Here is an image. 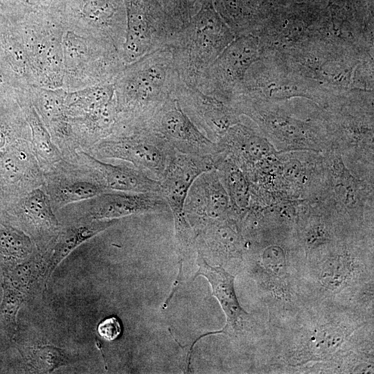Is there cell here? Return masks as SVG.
Returning a JSON list of instances; mask_svg holds the SVG:
<instances>
[{"label":"cell","instance_id":"18","mask_svg":"<svg viewBox=\"0 0 374 374\" xmlns=\"http://www.w3.org/2000/svg\"><path fill=\"white\" fill-rule=\"evenodd\" d=\"M175 97L193 123L213 142L217 143L231 126L242 121L232 105L184 82Z\"/></svg>","mask_w":374,"mask_h":374},{"label":"cell","instance_id":"22","mask_svg":"<svg viewBox=\"0 0 374 374\" xmlns=\"http://www.w3.org/2000/svg\"><path fill=\"white\" fill-rule=\"evenodd\" d=\"M0 65L15 98L34 85L21 35L16 24L1 12Z\"/></svg>","mask_w":374,"mask_h":374},{"label":"cell","instance_id":"11","mask_svg":"<svg viewBox=\"0 0 374 374\" xmlns=\"http://www.w3.org/2000/svg\"><path fill=\"white\" fill-rule=\"evenodd\" d=\"M262 55L256 35L236 37L202 73L195 88L233 106L242 93L248 70Z\"/></svg>","mask_w":374,"mask_h":374},{"label":"cell","instance_id":"33","mask_svg":"<svg viewBox=\"0 0 374 374\" xmlns=\"http://www.w3.org/2000/svg\"><path fill=\"white\" fill-rule=\"evenodd\" d=\"M51 188L52 199L56 205L62 206L93 198L108 192L98 177L87 180L61 179Z\"/></svg>","mask_w":374,"mask_h":374},{"label":"cell","instance_id":"4","mask_svg":"<svg viewBox=\"0 0 374 374\" xmlns=\"http://www.w3.org/2000/svg\"><path fill=\"white\" fill-rule=\"evenodd\" d=\"M182 82L170 48L125 64L114 82L118 119L145 118L161 104L175 97Z\"/></svg>","mask_w":374,"mask_h":374},{"label":"cell","instance_id":"9","mask_svg":"<svg viewBox=\"0 0 374 374\" xmlns=\"http://www.w3.org/2000/svg\"><path fill=\"white\" fill-rule=\"evenodd\" d=\"M14 23L21 35L34 85L52 89L62 88L65 29L61 19L33 16Z\"/></svg>","mask_w":374,"mask_h":374},{"label":"cell","instance_id":"30","mask_svg":"<svg viewBox=\"0 0 374 374\" xmlns=\"http://www.w3.org/2000/svg\"><path fill=\"white\" fill-rule=\"evenodd\" d=\"M215 169L228 194L233 214L240 219L249 206V184L242 171L224 154L215 163Z\"/></svg>","mask_w":374,"mask_h":374},{"label":"cell","instance_id":"1","mask_svg":"<svg viewBox=\"0 0 374 374\" xmlns=\"http://www.w3.org/2000/svg\"><path fill=\"white\" fill-rule=\"evenodd\" d=\"M233 105L254 123L278 152L331 150L322 108L308 99L269 100L243 93Z\"/></svg>","mask_w":374,"mask_h":374},{"label":"cell","instance_id":"19","mask_svg":"<svg viewBox=\"0 0 374 374\" xmlns=\"http://www.w3.org/2000/svg\"><path fill=\"white\" fill-rule=\"evenodd\" d=\"M217 144L245 177L260 161L278 152L257 126L242 121L231 126Z\"/></svg>","mask_w":374,"mask_h":374},{"label":"cell","instance_id":"26","mask_svg":"<svg viewBox=\"0 0 374 374\" xmlns=\"http://www.w3.org/2000/svg\"><path fill=\"white\" fill-rule=\"evenodd\" d=\"M116 222V220H98L89 217L63 229L59 233L46 262L43 274L46 281L75 248Z\"/></svg>","mask_w":374,"mask_h":374},{"label":"cell","instance_id":"20","mask_svg":"<svg viewBox=\"0 0 374 374\" xmlns=\"http://www.w3.org/2000/svg\"><path fill=\"white\" fill-rule=\"evenodd\" d=\"M184 212L186 218L217 220L234 216L216 169L204 172L194 180L186 196Z\"/></svg>","mask_w":374,"mask_h":374},{"label":"cell","instance_id":"10","mask_svg":"<svg viewBox=\"0 0 374 374\" xmlns=\"http://www.w3.org/2000/svg\"><path fill=\"white\" fill-rule=\"evenodd\" d=\"M243 93L269 100L304 98L324 107L335 92L294 72L276 53L269 52L250 66Z\"/></svg>","mask_w":374,"mask_h":374},{"label":"cell","instance_id":"6","mask_svg":"<svg viewBox=\"0 0 374 374\" xmlns=\"http://www.w3.org/2000/svg\"><path fill=\"white\" fill-rule=\"evenodd\" d=\"M323 155L324 177L314 201L321 203L345 232L362 233L373 224V182L355 177L338 152L329 150Z\"/></svg>","mask_w":374,"mask_h":374},{"label":"cell","instance_id":"38","mask_svg":"<svg viewBox=\"0 0 374 374\" xmlns=\"http://www.w3.org/2000/svg\"><path fill=\"white\" fill-rule=\"evenodd\" d=\"M16 100L14 90L9 85L0 65V103Z\"/></svg>","mask_w":374,"mask_h":374},{"label":"cell","instance_id":"14","mask_svg":"<svg viewBox=\"0 0 374 374\" xmlns=\"http://www.w3.org/2000/svg\"><path fill=\"white\" fill-rule=\"evenodd\" d=\"M218 156L219 154L216 157H202L177 150L164 177L160 180L161 193L173 215L175 236L181 253L189 251L196 239L195 232L184 212L188 190L199 175L215 168Z\"/></svg>","mask_w":374,"mask_h":374},{"label":"cell","instance_id":"24","mask_svg":"<svg viewBox=\"0 0 374 374\" xmlns=\"http://www.w3.org/2000/svg\"><path fill=\"white\" fill-rule=\"evenodd\" d=\"M197 264L199 269L194 276L205 277L211 285L212 294L219 301L224 311L226 323L224 329L238 330L242 328L243 321L248 314L240 306L234 288L235 276L222 267H213L207 263L200 253H198Z\"/></svg>","mask_w":374,"mask_h":374},{"label":"cell","instance_id":"17","mask_svg":"<svg viewBox=\"0 0 374 374\" xmlns=\"http://www.w3.org/2000/svg\"><path fill=\"white\" fill-rule=\"evenodd\" d=\"M294 14L293 12H267L254 35L262 52H280L318 35L327 16L319 10Z\"/></svg>","mask_w":374,"mask_h":374},{"label":"cell","instance_id":"25","mask_svg":"<svg viewBox=\"0 0 374 374\" xmlns=\"http://www.w3.org/2000/svg\"><path fill=\"white\" fill-rule=\"evenodd\" d=\"M66 92L62 87L52 89L33 85L29 89L34 107L52 139L57 141L72 138V130L65 110Z\"/></svg>","mask_w":374,"mask_h":374},{"label":"cell","instance_id":"28","mask_svg":"<svg viewBox=\"0 0 374 374\" xmlns=\"http://www.w3.org/2000/svg\"><path fill=\"white\" fill-rule=\"evenodd\" d=\"M16 98L30 128L31 143L37 159L46 165L57 162L60 159L59 151L31 102L29 90L17 94Z\"/></svg>","mask_w":374,"mask_h":374},{"label":"cell","instance_id":"34","mask_svg":"<svg viewBox=\"0 0 374 374\" xmlns=\"http://www.w3.org/2000/svg\"><path fill=\"white\" fill-rule=\"evenodd\" d=\"M80 358L71 352L53 345H42L30 348V366L39 373H51L62 366L76 363Z\"/></svg>","mask_w":374,"mask_h":374},{"label":"cell","instance_id":"37","mask_svg":"<svg viewBox=\"0 0 374 374\" xmlns=\"http://www.w3.org/2000/svg\"><path fill=\"white\" fill-rule=\"evenodd\" d=\"M97 331L103 339L107 341H114L121 335L122 326L116 317H110L99 323Z\"/></svg>","mask_w":374,"mask_h":374},{"label":"cell","instance_id":"21","mask_svg":"<svg viewBox=\"0 0 374 374\" xmlns=\"http://www.w3.org/2000/svg\"><path fill=\"white\" fill-rule=\"evenodd\" d=\"M90 217L116 220L130 215L168 211V204L161 193L108 191L93 197Z\"/></svg>","mask_w":374,"mask_h":374},{"label":"cell","instance_id":"39","mask_svg":"<svg viewBox=\"0 0 374 374\" xmlns=\"http://www.w3.org/2000/svg\"><path fill=\"white\" fill-rule=\"evenodd\" d=\"M181 277H182V264L180 265L179 273L178 276L177 278V281H175V283H174L172 291L170 296L168 298L166 303H164V305L166 304V305H164V308H166L167 306V305H168V302L170 301V299L172 297V296L174 294V292L176 290L175 288H177L178 285L181 281Z\"/></svg>","mask_w":374,"mask_h":374},{"label":"cell","instance_id":"2","mask_svg":"<svg viewBox=\"0 0 374 374\" xmlns=\"http://www.w3.org/2000/svg\"><path fill=\"white\" fill-rule=\"evenodd\" d=\"M292 71L334 91H373V53L322 36L276 52Z\"/></svg>","mask_w":374,"mask_h":374},{"label":"cell","instance_id":"5","mask_svg":"<svg viewBox=\"0 0 374 374\" xmlns=\"http://www.w3.org/2000/svg\"><path fill=\"white\" fill-rule=\"evenodd\" d=\"M205 1L176 34L170 46L182 81L196 87L202 73L235 38L214 8Z\"/></svg>","mask_w":374,"mask_h":374},{"label":"cell","instance_id":"41","mask_svg":"<svg viewBox=\"0 0 374 374\" xmlns=\"http://www.w3.org/2000/svg\"><path fill=\"white\" fill-rule=\"evenodd\" d=\"M0 12H1V11H0Z\"/></svg>","mask_w":374,"mask_h":374},{"label":"cell","instance_id":"16","mask_svg":"<svg viewBox=\"0 0 374 374\" xmlns=\"http://www.w3.org/2000/svg\"><path fill=\"white\" fill-rule=\"evenodd\" d=\"M141 121L181 153L216 157L220 152L217 143L210 140L197 128L176 97L161 104Z\"/></svg>","mask_w":374,"mask_h":374},{"label":"cell","instance_id":"8","mask_svg":"<svg viewBox=\"0 0 374 374\" xmlns=\"http://www.w3.org/2000/svg\"><path fill=\"white\" fill-rule=\"evenodd\" d=\"M62 46V88L68 91L114 82L125 64L112 45L69 30H64Z\"/></svg>","mask_w":374,"mask_h":374},{"label":"cell","instance_id":"7","mask_svg":"<svg viewBox=\"0 0 374 374\" xmlns=\"http://www.w3.org/2000/svg\"><path fill=\"white\" fill-rule=\"evenodd\" d=\"M97 157L125 160L157 179L164 177L177 150L141 121L118 120L95 145Z\"/></svg>","mask_w":374,"mask_h":374},{"label":"cell","instance_id":"12","mask_svg":"<svg viewBox=\"0 0 374 374\" xmlns=\"http://www.w3.org/2000/svg\"><path fill=\"white\" fill-rule=\"evenodd\" d=\"M126 33L121 56L125 64L169 48L180 30L157 0H123Z\"/></svg>","mask_w":374,"mask_h":374},{"label":"cell","instance_id":"36","mask_svg":"<svg viewBox=\"0 0 374 374\" xmlns=\"http://www.w3.org/2000/svg\"><path fill=\"white\" fill-rule=\"evenodd\" d=\"M181 29L208 0H157Z\"/></svg>","mask_w":374,"mask_h":374},{"label":"cell","instance_id":"40","mask_svg":"<svg viewBox=\"0 0 374 374\" xmlns=\"http://www.w3.org/2000/svg\"><path fill=\"white\" fill-rule=\"evenodd\" d=\"M0 206H1V204H0ZM0 208H1V206H0Z\"/></svg>","mask_w":374,"mask_h":374},{"label":"cell","instance_id":"13","mask_svg":"<svg viewBox=\"0 0 374 374\" xmlns=\"http://www.w3.org/2000/svg\"><path fill=\"white\" fill-rule=\"evenodd\" d=\"M60 19L64 29L112 45L121 54L127 24L123 0H64Z\"/></svg>","mask_w":374,"mask_h":374},{"label":"cell","instance_id":"35","mask_svg":"<svg viewBox=\"0 0 374 374\" xmlns=\"http://www.w3.org/2000/svg\"><path fill=\"white\" fill-rule=\"evenodd\" d=\"M33 252L30 238L10 226L0 225V253L6 257L24 260Z\"/></svg>","mask_w":374,"mask_h":374},{"label":"cell","instance_id":"27","mask_svg":"<svg viewBox=\"0 0 374 374\" xmlns=\"http://www.w3.org/2000/svg\"><path fill=\"white\" fill-rule=\"evenodd\" d=\"M213 3L235 37L255 35L267 14L258 0H213Z\"/></svg>","mask_w":374,"mask_h":374},{"label":"cell","instance_id":"31","mask_svg":"<svg viewBox=\"0 0 374 374\" xmlns=\"http://www.w3.org/2000/svg\"><path fill=\"white\" fill-rule=\"evenodd\" d=\"M19 208L29 222L38 229L52 231L58 226L51 202L47 194L39 188L26 194L19 202Z\"/></svg>","mask_w":374,"mask_h":374},{"label":"cell","instance_id":"15","mask_svg":"<svg viewBox=\"0 0 374 374\" xmlns=\"http://www.w3.org/2000/svg\"><path fill=\"white\" fill-rule=\"evenodd\" d=\"M276 162L274 186L279 201L316 199L324 177L323 153L278 152Z\"/></svg>","mask_w":374,"mask_h":374},{"label":"cell","instance_id":"23","mask_svg":"<svg viewBox=\"0 0 374 374\" xmlns=\"http://www.w3.org/2000/svg\"><path fill=\"white\" fill-rule=\"evenodd\" d=\"M108 191L152 193L161 191V181L145 171L127 166H115L83 153Z\"/></svg>","mask_w":374,"mask_h":374},{"label":"cell","instance_id":"32","mask_svg":"<svg viewBox=\"0 0 374 374\" xmlns=\"http://www.w3.org/2000/svg\"><path fill=\"white\" fill-rule=\"evenodd\" d=\"M63 1L64 0H0V11L14 22L33 16L60 18Z\"/></svg>","mask_w":374,"mask_h":374},{"label":"cell","instance_id":"29","mask_svg":"<svg viewBox=\"0 0 374 374\" xmlns=\"http://www.w3.org/2000/svg\"><path fill=\"white\" fill-rule=\"evenodd\" d=\"M38 273L29 264L18 267L10 278L3 285V299L1 306V314L8 325L15 328L18 310L36 281Z\"/></svg>","mask_w":374,"mask_h":374},{"label":"cell","instance_id":"3","mask_svg":"<svg viewBox=\"0 0 374 374\" xmlns=\"http://www.w3.org/2000/svg\"><path fill=\"white\" fill-rule=\"evenodd\" d=\"M331 150L357 177L374 181L373 91L350 89L321 107Z\"/></svg>","mask_w":374,"mask_h":374}]
</instances>
